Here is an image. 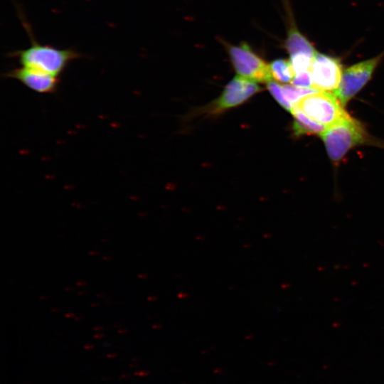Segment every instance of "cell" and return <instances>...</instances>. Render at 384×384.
I'll use <instances>...</instances> for the list:
<instances>
[{"instance_id": "cell-3", "label": "cell", "mask_w": 384, "mask_h": 384, "mask_svg": "<svg viewBox=\"0 0 384 384\" xmlns=\"http://www.w3.org/2000/svg\"><path fill=\"white\" fill-rule=\"evenodd\" d=\"M238 76L256 82H269L272 75L270 66L246 42L233 45L222 41Z\"/></svg>"}, {"instance_id": "cell-4", "label": "cell", "mask_w": 384, "mask_h": 384, "mask_svg": "<svg viewBox=\"0 0 384 384\" xmlns=\"http://www.w3.org/2000/svg\"><path fill=\"white\" fill-rule=\"evenodd\" d=\"M295 106L309 117L326 127L331 126L349 115L338 99L326 91L308 95Z\"/></svg>"}, {"instance_id": "cell-7", "label": "cell", "mask_w": 384, "mask_h": 384, "mask_svg": "<svg viewBox=\"0 0 384 384\" xmlns=\"http://www.w3.org/2000/svg\"><path fill=\"white\" fill-rule=\"evenodd\" d=\"M309 71L313 87L326 92L336 90L343 73L338 58L318 52L313 57Z\"/></svg>"}, {"instance_id": "cell-2", "label": "cell", "mask_w": 384, "mask_h": 384, "mask_svg": "<svg viewBox=\"0 0 384 384\" xmlns=\"http://www.w3.org/2000/svg\"><path fill=\"white\" fill-rule=\"evenodd\" d=\"M331 161H340L352 148L368 142L361 122L350 115L329 126L321 135Z\"/></svg>"}, {"instance_id": "cell-15", "label": "cell", "mask_w": 384, "mask_h": 384, "mask_svg": "<svg viewBox=\"0 0 384 384\" xmlns=\"http://www.w3.org/2000/svg\"><path fill=\"white\" fill-rule=\"evenodd\" d=\"M292 84L302 87H314L311 75L309 70L294 75Z\"/></svg>"}, {"instance_id": "cell-13", "label": "cell", "mask_w": 384, "mask_h": 384, "mask_svg": "<svg viewBox=\"0 0 384 384\" xmlns=\"http://www.w3.org/2000/svg\"><path fill=\"white\" fill-rule=\"evenodd\" d=\"M312 59L313 57L304 53H299L291 55L289 60L294 73V75L297 73L309 70Z\"/></svg>"}, {"instance_id": "cell-8", "label": "cell", "mask_w": 384, "mask_h": 384, "mask_svg": "<svg viewBox=\"0 0 384 384\" xmlns=\"http://www.w3.org/2000/svg\"><path fill=\"white\" fill-rule=\"evenodd\" d=\"M4 75L19 81L33 91L43 94L55 92L60 80L59 77L24 66L11 69Z\"/></svg>"}, {"instance_id": "cell-5", "label": "cell", "mask_w": 384, "mask_h": 384, "mask_svg": "<svg viewBox=\"0 0 384 384\" xmlns=\"http://www.w3.org/2000/svg\"><path fill=\"white\" fill-rule=\"evenodd\" d=\"M384 53L345 69L340 83L334 90L335 96L345 106L368 82Z\"/></svg>"}, {"instance_id": "cell-14", "label": "cell", "mask_w": 384, "mask_h": 384, "mask_svg": "<svg viewBox=\"0 0 384 384\" xmlns=\"http://www.w3.org/2000/svg\"><path fill=\"white\" fill-rule=\"evenodd\" d=\"M267 89L276 101L286 110L292 112L293 106L287 101L282 88V85L276 82H267Z\"/></svg>"}, {"instance_id": "cell-10", "label": "cell", "mask_w": 384, "mask_h": 384, "mask_svg": "<svg viewBox=\"0 0 384 384\" xmlns=\"http://www.w3.org/2000/svg\"><path fill=\"white\" fill-rule=\"evenodd\" d=\"M291 112L294 118L293 131L297 137L304 134L321 136L327 128L326 126L309 117L297 106H294Z\"/></svg>"}, {"instance_id": "cell-1", "label": "cell", "mask_w": 384, "mask_h": 384, "mask_svg": "<svg viewBox=\"0 0 384 384\" xmlns=\"http://www.w3.org/2000/svg\"><path fill=\"white\" fill-rule=\"evenodd\" d=\"M19 16L29 36L31 45L27 48L11 51L8 55L18 59L21 66L59 77L70 62L83 56L73 48L59 49L50 45L38 43L24 17L22 15Z\"/></svg>"}, {"instance_id": "cell-11", "label": "cell", "mask_w": 384, "mask_h": 384, "mask_svg": "<svg viewBox=\"0 0 384 384\" xmlns=\"http://www.w3.org/2000/svg\"><path fill=\"white\" fill-rule=\"evenodd\" d=\"M272 78L282 83L292 82L294 73L289 60L283 58L275 59L270 64Z\"/></svg>"}, {"instance_id": "cell-12", "label": "cell", "mask_w": 384, "mask_h": 384, "mask_svg": "<svg viewBox=\"0 0 384 384\" xmlns=\"http://www.w3.org/2000/svg\"><path fill=\"white\" fill-rule=\"evenodd\" d=\"M282 88L287 101L293 107L304 97L319 91L315 87H302L293 85H282Z\"/></svg>"}, {"instance_id": "cell-9", "label": "cell", "mask_w": 384, "mask_h": 384, "mask_svg": "<svg viewBox=\"0 0 384 384\" xmlns=\"http://www.w3.org/2000/svg\"><path fill=\"white\" fill-rule=\"evenodd\" d=\"M289 24L284 48L289 55L304 53L314 57L316 51L312 43L299 32L293 21L290 20Z\"/></svg>"}, {"instance_id": "cell-6", "label": "cell", "mask_w": 384, "mask_h": 384, "mask_svg": "<svg viewBox=\"0 0 384 384\" xmlns=\"http://www.w3.org/2000/svg\"><path fill=\"white\" fill-rule=\"evenodd\" d=\"M256 82L237 76L230 80L221 95L205 109L209 114H218L237 107L261 91Z\"/></svg>"}]
</instances>
